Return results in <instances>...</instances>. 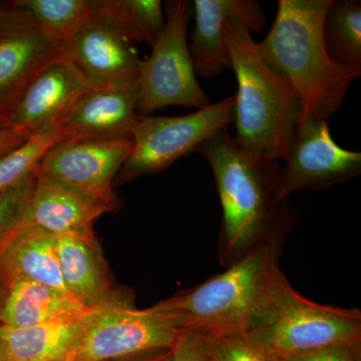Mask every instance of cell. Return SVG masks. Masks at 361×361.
I'll list each match as a JSON object with an SVG mask.
<instances>
[{
	"label": "cell",
	"instance_id": "obj_23",
	"mask_svg": "<svg viewBox=\"0 0 361 361\" xmlns=\"http://www.w3.org/2000/svg\"><path fill=\"white\" fill-rule=\"evenodd\" d=\"M120 32L130 42L153 47L165 28L160 0H103Z\"/></svg>",
	"mask_w": 361,
	"mask_h": 361
},
{
	"label": "cell",
	"instance_id": "obj_10",
	"mask_svg": "<svg viewBox=\"0 0 361 361\" xmlns=\"http://www.w3.org/2000/svg\"><path fill=\"white\" fill-rule=\"evenodd\" d=\"M285 163L279 188L282 201L300 190H326L355 179L361 173V154L336 144L329 121L298 128L290 156Z\"/></svg>",
	"mask_w": 361,
	"mask_h": 361
},
{
	"label": "cell",
	"instance_id": "obj_22",
	"mask_svg": "<svg viewBox=\"0 0 361 361\" xmlns=\"http://www.w3.org/2000/svg\"><path fill=\"white\" fill-rule=\"evenodd\" d=\"M322 35L325 49L334 61L361 66L360 0H334L323 21Z\"/></svg>",
	"mask_w": 361,
	"mask_h": 361
},
{
	"label": "cell",
	"instance_id": "obj_2",
	"mask_svg": "<svg viewBox=\"0 0 361 361\" xmlns=\"http://www.w3.org/2000/svg\"><path fill=\"white\" fill-rule=\"evenodd\" d=\"M334 0H279L274 23L260 44L266 63L289 80L299 101L297 129L329 121L341 108L361 66L330 58L323 21Z\"/></svg>",
	"mask_w": 361,
	"mask_h": 361
},
{
	"label": "cell",
	"instance_id": "obj_8",
	"mask_svg": "<svg viewBox=\"0 0 361 361\" xmlns=\"http://www.w3.org/2000/svg\"><path fill=\"white\" fill-rule=\"evenodd\" d=\"M180 330L132 299L97 308L66 361H118L171 349Z\"/></svg>",
	"mask_w": 361,
	"mask_h": 361
},
{
	"label": "cell",
	"instance_id": "obj_19",
	"mask_svg": "<svg viewBox=\"0 0 361 361\" xmlns=\"http://www.w3.org/2000/svg\"><path fill=\"white\" fill-rule=\"evenodd\" d=\"M6 286L8 294L0 308V322L6 326L23 329L78 319L96 310L85 307L65 291L37 282L16 280Z\"/></svg>",
	"mask_w": 361,
	"mask_h": 361
},
{
	"label": "cell",
	"instance_id": "obj_14",
	"mask_svg": "<svg viewBox=\"0 0 361 361\" xmlns=\"http://www.w3.org/2000/svg\"><path fill=\"white\" fill-rule=\"evenodd\" d=\"M194 27L190 33V56L197 77L215 78L231 68L222 30L225 20L235 16L250 32H259L266 25L262 6L256 0H195Z\"/></svg>",
	"mask_w": 361,
	"mask_h": 361
},
{
	"label": "cell",
	"instance_id": "obj_7",
	"mask_svg": "<svg viewBox=\"0 0 361 361\" xmlns=\"http://www.w3.org/2000/svg\"><path fill=\"white\" fill-rule=\"evenodd\" d=\"M235 121V96L180 116H139L132 130L134 149L116 186L166 170Z\"/></svg>",
	"mask_w": 361,
	"mask_h": 361
},
{
	"label": "cell",
	"instance_id": "obj_26",
	"mask_svg": "<svg viewBox=\"0 0 361 361\" xmlns=\"http://www.w3.org/2000/svg\"><path fill=\"white\" fill-rule=\"evenodd\" d=\"M208 339L215 361H279L246 334Z\"/></svg>",
	"mask_w": 361,
	"mask_h": 361
},
{
	"label": "cell",
	"instance_id": "obj_27",
	"mask_svg": "<svg viewBox=\"0 0 361 361\" xmlns=\"http://www.w3.org/2000/svg\"><path fill=\"white\" fill-rule=\"evenodd\" d=\"M168 361H215L208 337L180 330Z\"/></svg>",
	"mask_w": 361,
	"mask_h": 361
},
{
	"label": "cell",
	"instance_id": "obj_18",
	"mask_svg": "<svg viewBox=\"0 0 361 361\" xmlns=\"http://www.w3.org/2000/svg\"><path fill=\"white\" fill-rule=\"evenodd\" d=\"M0 278L9 284L27 280L66 290L56 250V235L23 223L0 247Z\"/></svg>",
	"mask_w": 361,
	"mask_h": 361
},
{
	"label": "cell",
	"instance_id": "obj_16",
	"mask_svg": "<svg viewBox=\"0 0 361 361\" xmlns=\"http://www.w3.org/2000/svg\"><path fill=\"white\" fill-rule=\"evenodd\" d=\"M56 250L68 294L85 307L130 298L114 289V277L94 233L56 235Z\"/></svg>",
	"mask_w": 361,
	"mask_h": 361
},
{
	"label": "cell",
	"instance_id": "obj_15",
	"mask_svg": "<svg viewBox=\"0 0 361 361\" xmlns=\"http://www.w3.org/2000/svg\"><path fill=\"white\" fill-rule=\"evenodd\" d=\"M137 78L90 89L59 128L61 141L132 137L137 113Z\"/></svg>",
	"mask_w": 361,
	"mask_h": 361
},
{
	"label": "cell",
	"instance_id": "obj_4",
	"mask_svg": "<svg viewBox=\"0 0 361 361\" xmlns=\"http://www.w3.org/2000/svg\"><path fill=\"white\" fill-rule=\"evenodd\" d=\"M222 35L238 84L235 142L254 155L286 161L298 126L295 90L266 63L250 30L238 18L230 16L225 20Z\"/></svg>",
	"mask_w": 361,
	"mask_h": 361
},
{
	"label": "cell",
	"instance_id": "obj_17",
	"mask_svg": "<svg viewBox=\"0 0 361 361\" xmlns=\"http://www.w3.org/2000/svg\"><path fill=\"white\" fill-rule=\"evenodd\" d=\"M59 56L37 25L0 33V130L26 87Z\"/></svg>",
	"mask_w": 361,
	"mask_h": 361
},
{
	"label": "cell",
	"instance_id": "obj_12",
	"mask_svg": "<svg viewBox=\"0 0 361 361\" xmlns=\"http://www.w3.org/2000/svg\"><path fill=\"white\" fill-rule=\"evenodd\" d=\"M134 149L132 137L87 141H59L42 157L37 172L109 200L116 175Z\"/></svg>",
	"mask_w": 361,
	"mask_h": 361
},
{
	"label": "cell",
	"instance_id": "obj_6",
	"mask_svg": "<svg viewBox=\"0 0 361 361\" xmlns=\"http://www.w3.org/2000/svg\"><path fill=\"white\" fill-rule=\"evenodd\" d=\"M164 13V32L152 47L151 56L140 63L139 116H147L169 106L201 110L211 104L197 80L188 47V25L193 18L192 2L169 0Z\"/></svg>",
	"mask_w": 361,
	"mask_h": 361
},
{
	"label": "cell",
	"instance_id": "obj_25",
	"mask_svg": "<svg viewBox=\"0 0 361 361\" xmlns=\"http://www.w3.org/2000/svg\"><path fill=\"white\" fill-rule=\"evenodd\" d=\"M35 185V172L20 184L0 193V247L23 221Z\"/></svg>",
	"mask_w": 361,
	"mask_h": 361
},
{
	"label": "cell",
	"instance_id": "obj_24",
	"mask_svg": "<svg viewBox=\"0 0 361 361\" xmlns=\"http://www.w3.org/2000/svg\"><path fill=\"white\" fill-rule=\"evenodd\" d=\"M61 141L59 132L28 139L18 149L0 157V193L32 174L44 154Z\"/></svg>",
	"mask_w": 361,
	"mask_h": 361
},
{
	"label": "cell",
	"instance_id": "obj_21",
	"mask_svg": "<svg viewBox=\"0 0 361 361\" xmlns=\"http://www.w3.org/2000/svg\"><path fill=\"white\" fill-rule=\"evenodd\" d=\"M32 16L40 32L59 49L65 47L89 20L97 0H13Z\"/></svg>",
	"mask_w": 361,
	"mask_h": 361
},
{
	"label": "cell",
	"instance_id": "obj_3",
	"mask_svg": "<svg viewBox=\"0 0 361 361\" xmlns=\"http://www.w3.org/2000/svg\"><path fill=\"white\" fill-rule=\"evenodd\" d=\"M290 231L273 233L246 255L189 290L149 307L179 330L208 338L248 334L281 272L282 245Z\"/></svg>",
	"mask_w": 361,
	"mask_h": 361
},
{
	"label": "cell",
	"instance_id": "obj_5",
	"mask_svg": "<svg viewBox=\"0 0 361 361\" xmlns=\"http://www.w3.org/2000/svg\"><path fill=\"white\" fill-rule=\"evenodd\" d=\"M246 336L278 358L332 346L358 345L361 312L305 298L281 271L264 310Z\"/></svg>",
	"mask_w": 361,
	"mask_h": 361
},
{
	"label": "cell",
	"instance_id": "obj_20",
	"mask_svg": "<svg viewBox=\"0 0 361 361\" xmlns=\"http://www.w3.org/2000/svg\"><path fill=\"white\" fill-rule=\"evenodd\" d=\"M96 310L78 319L23 329L0 325V344L6 361L68 360Z\"/></svg>",
	"mask_w": 361,
	"mask_h": 361
},
{
	"label": "cell",
	"instance_id": "obj_11",
	"mask_svg": "<svg viewBox=\"0 0 361 361\" xmlns=\"http://www.w3.org/2000/svg\"><path fill=\"white\" fill-rule=\"evenodd\" d=\"M90 89L61 54L26 87L7 116L4 130H13L25 140L59 132Z\"/></svg>",
	"mask_w": 361,
	"mask_h": 361
},
{
	"label": "cell",
	"instance_id": "obj_30",
	"mask_svg": "<svg viewBox=\"0 0 361 361\" xmlns=\"http://www.w3.org/2000/svg\"><path fill=\"white\" fill-rule=\"evenodd\" d=\"M27 141L23 135L13 130H0V157L6 155L9 152L18 149Z\"/></svg>",
	"mask_w": 361,
	"mask_h": 361
},
{
	"label": "cell",
	"instance_id": "obj_31",
	"mask_svg": "<svg viewBox=\"0 0 361 361\" xmlns=\"http://www.w3.org/2000/svg\"><path fill=\"white\" fill-rule=\"evenodd\" d=\"M171 349H165V350L155 351V353H147V355L118 361H168Z\"/></svg>",
	"mask_w": 361,
	"mask_h": 361
},
{
	"label": "cell",
	"instance_id": "obj_13",
	"mask_svg": "<svg viewBox=\"0 0 361 361\" xmlns=\"http://www.w3.org/2000/svg\"><path fill=\"white\" fill-rule=\"evenodd\" d=\"M118 201L109 200L35 170V185L26 210L25 224L54 235L90 234L94 223L118 210Z\"/></svg>",
	"mask_w": 361,
	"mask_h": 361
},
{
	"label": "cell",
	"instance_id": "obj_28",
	"mask_svg": "<svg viewBox=\"0 0 361 361\" xmlns=\"http://www.w3.org/2000/svg\"><path fill=\"white\" fill-rule=\"evenodd\" d=\"M279 361H360V344L353 346H332L308 353L284 356Z\"/></svg>",
	"mask_w": 361,
	"mask_h": 361
},
{
	"label": "cell",
	"instance_id": "obj_9",
	"mask_svg": "<svg viewBox=\"0 0 361 361\" xmlns=\"http://www.w3.org/2000/svg\"><path fill=\"white\" fill-rule=\"evenodd\" d=\"M90 89L135 80L141 59L123 37L103 0L75 37L59 49Z\"/></svg>",
	"mask_w": 361,
	"mask_h": 361
},
{
	"label": "cell",
	"instance_id": "obj_1",
	"mask_svg": "<svg viewBox=\"0 0 361 361\" xmlns=\"http://www.w3.org/2000/svg\"><path fill=\"white\" fill-rule=\"evenodd\" d=\"M195 153L208 161L219 195L218 255L223 267H229L273 233L290 231L295 214L280 199L282 166L278 161L242 149L228 128L209 137Z\"/></svg>",
	"mask_w": 361,
	"mask_h": 361
},
{
	"label": "cell",
	"instance_id": "obj_29",
	"mask_svg": "<svg viewBox=\"0 0 361 361\" xmlns=\"http://www.w3.org/2000/svg\"><path fill=\"white\" fill-rule=\"evenodd\" d=\"M37 25L32 16L13 2H0V33L11 32L18 28Z\"/></svg>",
	"mask_w": 361,
	"mask_h": 361
},
{
	"label": "cell",
	"instance_id": "obj_32",
	"mask_svg": "<svg viewBox=\"0 0 361 361\" xmlns=\"http://www.w3.org/2000/svg\"><path fill=\"white\" fill-rule=\"evenodd\" d=\"M0 361H6V358H4V350H2L1 344H0Z\"/></svg>",
	"mask_w": 361,
	"mask_h": 361
}]
</instances>
